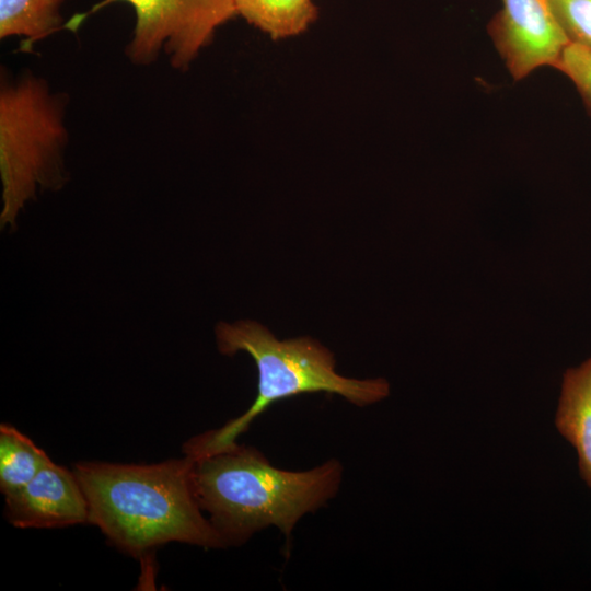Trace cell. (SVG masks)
I'll return each mask as SVG.
<instances>
[{
    "label": "cell",
    "instance_id": "6da1fadb",
    "mask_svg": "<svg viewBox=\"0 0 591 591\" xmlns=\"http://www.w3.org/2000/svg\"><path fill=\"white\" fill-rule=\"evenodd\" d=\"M343 474L335 457L305 471L282 470L258 449L236 441L192 459L196 499L225 547L243 545L270 526L289 545L298 522L337 496Z\"/></svg>",
    "mask_w": 591,
    "mask_h": 591
},
{
    "label": "cell",
    "instance_id": "9c48e42d",
    "mask_svg": "<svg viewBox=\"0 0 591 591\" xmlns=\"http://www.w3.org/2000/svg\"><path fill=\"white\" fill-rule=\"evenodd\" d=\"M236 15L279 40L304 33L317 19L313 0H233Z\"/></svg>",
    "mask_w": 591,
    "mask_h": 591
},
{
    "label": "cell",
    "instance_id": "8fae6325",
    "mask_svg": "<svg viewBox=\"0 0 591 591\" xmlns=\"http://www.w3.org/2000/svg\"><path fill=\"white\" fill-rule=\"evenodd\" d=\"M49 456L13 426H0V490L15 491L33 479Z\"/></svg>",
    "mask_w": 591,
    "mask_h": 591
},
{
    "label": "cell",
    "instance_id": "7a4b0ae2",
    "mask_svg": "<svg viewBox=\"0 0 591 591\" xmlns=\"http://www.w3.org/2000/svg\"><path fill=\"white\" fill-rule=\"evenodd\" d=\"M73 473L88 502L89 523L134 557L144 558L171 542L225 547L198 505L187 455L144 465L82 462Z\"/></svg>",
    "mask_w": 591,
    "mask_h": 591
},
{
    "label": "cell",
    "instance_id": "52a82bcc",
    "mask_svg": "<svg viewBox=\"0 0 591 591\" xmlns=\"http://www.w3.org/2000/svg\"><path fill=\"white\" fill-rule=\"evenodd\" d=\"M4 515L21 529L89 523V507L73 471L49 461L26 485L4 495Z\"/></svg>",
    "mask_w": 591,
    "mask_h": 591
},
{
    "label": "cell",
    "instance_id": "30bf717a",
    "mask_svg": "<svg viewBox=\"0 0 591 591\" xmlns=\"http://www.w3.org/2000/svg\"><path fill=\"white\" fill-rule=\"evenodd\" d=\"M63 0H0V37L23 36L21 50H31L61 23Z\"/></svg>",
    "mask_w": 591,
    "mask_h": 591
},
{
    "label": "cell",
    "instance_id": "4fadbf2b",
    "mask_svg": "<svg viewBox=\"0 0 591 591\" xmlns=\"http://www.w3.org/2000/svg\"><path fill=\"white\" fill-rule=\"evenodd\" d=\"M554 68L572 81L591 115V49L568 43Z\"/></svg>",
    "mask_w": 591,
    "mask_h": 591
},
{
    "label": "cell",
    "instance_id": "277c9868",
    "mask_svg": "<svg viewBox=\"0 0 591 591\" xmlns=\"http://www.w3.org/2000/svg\"><path fill=\"white\" fill-rule=\"evenodd\" d=\"M67 131L62 107L47 85L27 76L2 81L0 91L1 227L15 225L37 186L58 188L63 182L62 150Z\"/></svg>",
    "mask_w": 591,
    "mask_h": 591
},
{
    "label": "cell",
    "instance_id": "3957f363",
    "mask_svg": "<svg viewBox=\"0 0 591 591\" xmlns=\"http://www.w3.org/2000/svg\"><path fill=\"white\" fill-rule=\"evenodd\" d=\"M218 349L222 355L247 352L257 369V394L241 416L221 428L190 438L183 445L185 455L196 459L222 450L248 430L254 419L273 404L302 394L327 393L364 407L390 395V383L383 378L351 379L335 371L334 354L318 340L298 337L279 340L254 321L216 326Z\"/></svg>",
    "mask_w": 591,
    "mask_h": 591
},
{
    "label": "cell",
    "instance_id": "5b68a950",
    "mask_svg": "<svg viewBox=\"0 0 591 591\" xmlns=\"http://www.w3.org/2000/svg\"><path fill=\"white\" fill-rule=\"evenodd\" d=\"M120 0H106L112 3ZM136 14L127 56L149 65L163 50L172 67L186 68L221 25L236 16L233 0H121Z\"/></svg>",
    "mask_w": 591,
    "mask_h": 591
},
{
    "label": "cell",
    "instance_id": "ba28073f",
    "mask_svg": "<svg viewBox=\"0 0 591 591\" xmlns=\"http://www.w3.org/2000/svg\"><path fill=\"white\" fill-rule=\"evenodd\" d=\"M555 426L573 447L579 474L591 488V356L565 371Z\"/></svg>",
    "mask_w": 591,
    "mask_h": 591
},
{
    "label": "cell",
    "instance_id": "8992f818",
    "mask_svg": "<svg viewBox=\"0 0 591 591\" xmlns=\"http://www.w3.org/2000/svg\"><path fill=\"white\" fill-rule=\"evenodd\" d=\"M488 34L514 80L545 66L555 67L569 43L551 0H501Z\"/></svg>",
    "mask_w": 591,
    "mask_h": 591
},
{
    "label": "cell",
    "instance_id": "7c38bea8",
    "mask_svg": "<svg viewBox=\"0 0 591 591\" xmlns=\"http://www.w3.org/2000/svg\"><path fill=\"white\" fill-rule=\"evenodd\" d=\"M569 43L591 49V0H551Z\"/></svg>",
    "mask_w": 591,
    "mask_h": 591
}]
</instances>
